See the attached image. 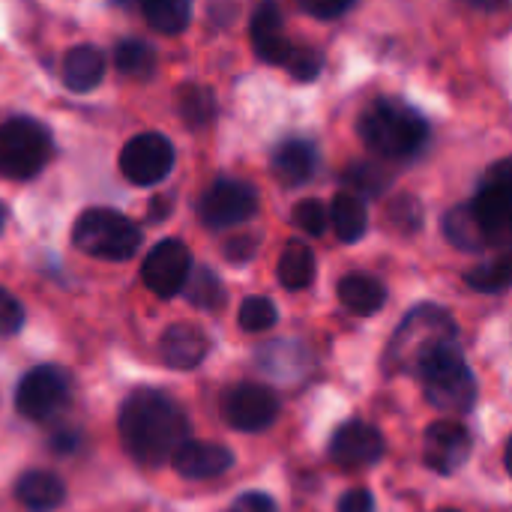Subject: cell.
Returning a JSON list of instances; mask_svg holds the SVG:
<instances>
[{
    "instance_id": "obj_21",
    "label": "cell",
    "mask_w": 512,
    "mask_h": 512,
    "mask_svg": "<svg viewBox=\"0 0 512 512\" xmlns=\"http://www.w3.org/2000/svg\"><path fill=\"white\" fill-rule=\"evenodd\" d=\"M105 57L96 45H75L63 60V84L75 93L93 90L102 81Z\"/></svg>"
},
{
    "instance_id": "obj_14",
    "label": "cell",
    "mask_w": 512,
    "mask_h": 512,
    "mask_svg": "<svg viewBox=\"0 0 512 512\" xmlns=\"http://www.w3.org/2000/svg\"><path fill=\"white\" fill-rule=\"evenodd\" d=\"M477 222L486 234V243L512 252V189L504 183H492L486 180L477 192V198L471 201Z\"/></svg>"
},
{
    "instance_id": "obj_43",
    "label": "cell",
    "mask_w": 512,
    "mask_h": 512,
    "mask_svg": "<svg viewBox=\"0 0 512 512\" xmlns=\"http://www.w3.org/2000/svg\"><path fill=\"white\" fill-rule=\"evenodd\" d=\"M504 465H507V471H510L512 477V438L507 441V450H504Z\"/></svg>"
},
{
    "instance_id": "obj_31",
    "label": "cell",
    "mask_w": 512,
    "mask_h": 512,
    "mask_svg": "<svg viewBox=\"0 0 512 512\" xmlns=\"http://www.w3.org/2000/svg\"><path fill=\"white\" fill-rule=\"evenodd\" d=\"M345 180H348V186H351L354 192L372 195V198L384 195L387 186H390V174H387L381 165H354V168L348 171Z\"/></svg>"
},
{
    "instance_id": "obj_9",
    "label": "cell",
    "mask_w": 512,
    "mask_h": 512,
    "mask_svg": "<svg viewBox=\"0 0 512 512\" xmlns=\"http://www.w3.org/2000/svg\"><path fill=\"white\" fill-rule=\"evenodd\" d=\"M120 168L135 186H156L174 168V144L159 132L135 135L120 153Z\"/></svg>"
},
{
    "instance_id": "obj_40",
    "label": "cell",
    "mask_w": 512,
    "mask_h": 512,
    "mask_svg": "<svg viewBox=\"0 0 512 512\" xmlns=\"http://www.w3.org/2000/svg\"><path fill=\"white\" fill-rule=\"evenodd\" d=\"M489 180H492V183H504V186H510L512 189V156H507V159H501V162L492 165Z\"/></svg>"
},
{
    "instance_id": "obj_17",
    "label": "cell",
    "mask_w": 512,
    "mask_h": 512,
    "mask_svg": "<svg viewBox=\"0 0 512 512\" xmlns=\"http://www.w3.org/2000/svg\"><path fill=\"white\" fill-rule=\"evenodd\" d=\"M210 351V339L201 327L195 324H171L162 333V360L171 369H195L204 363Z\"/></svg>"
},
{
    "instance_id": "obj_23",
    "label": "cell",
    "mask_w": 512,
    "mask_h": 512,
    "mask_svg": "<svg viewBox=\"0 0 512 512\" xmlns=\"http://www.w3.org/2000/svg\"><path fill=\"white\" fill-rule=\"evenodd\" d=\"M276 273H279L282 288H288V291H303V288H309V285L315 282V252H312L306 243L291 240V243L285 246V252L279 255Z\"/></svg>"
},
{
    "instance_id": "obj_34",
    "label": "cell",
    "mask_w": 512,
    "mask_h": 512,
    "mask_svg": "<svg viewBox=\"0 0 512 512\" xmlns=\"http://www.w3.org/2000/svg\"><path fill=\"white\" fill-rule=\"evenodd\" d=\"M24 324V309L21 303L6 291L0 288V336H15Z\"/></svg>"
},
{
    "instance_id": "obj_24",
    "label": "cell",
    "mask_w": 512,
    "mask_h": 512,
    "mask_svg": "<svg viewBox=\"0 0 512 512\" xmlns=\"http://www.w3.org/2000/svg\"><path fill=\"white\" fill-rule=\"evenodd\" d=\"M444 234H447V240H450L456 249H462V252H483V249H489L486 234H483V228H480L477 213H474L471 204L453 207V210L447 213V219H444Z\"/></svg>"
},
{
    "instance_id": "obj_20",
    "label": "cell",
    "mask_w": 512,
    "mask_h": 512,
    "mask_svg": "<svg viewBox=\"0 0 512 512\" xmlns=\"http://www.w3.org/2000/svg\"><path fill=\"white\" fill-rule=\"evenodd\" d=\"M15 495L30 512H51L66 501V486L51 471H27L15 483Z\"/></svg>"
},
{
    "instance_id": "obj_36",
    "label": "cell",
    "mask_w": 512,
    "mask_h": 512,
    "mask_svg": "<svg viewBox=\"0 0 512 512\" xmlns=\"http://www.w3.org/2000/svg\"><path fill=\"white\" fill-rule=\"evenodd\" d=\"M297 3L303 12H309L312 18H321V21H333L354 6V0H297Z\"/></svg>"
},
{
    "instance_id": "obj_1",
    "label": "cell",
    "mask_w": 512,
    "mask_h": 512,
    "mask_svg": "<svg viewBox=\"0 0 512 512\" xmlns=\"http://www.w3.org/2000/svg\"><path fill=\"white\" fill-rule=\"evenodd\" d=\"M117 429L129 456L147 468L171 462L189 441L186 411L159 390H135L120 408Z\"/></svg>"
},
{
    "instance_id": "obj_6",
    "label": "cell",
    "mask_w": 512,
    "mask_h": 512,
    "mask_svg": "<svg viewBox=\"0 0 512 512\" xmlns=\"http://www.w3.org/2000/svg\"><path fill=\"white\" fill-rule=\"evenodd\" d=\"M51 156V135L33 117H12L0 126V174L9 180L36 177Z\"/></svg>"
},
{
    "instance_id": "obj_33",
    "label": "cell",
    "mask_w": 512,
    "mask_h": 512,
    "mask_svg": "<svg viewBox=\"0 0 512 512\" xmlns=\"http://www.w3.org/2000/svg\"><path fill=\"white\" fill-rule=\"evenodd\" d=\"M321 66H324V57L315 48H303V45H294V51H291V57L285 63V69L297 81H312L321 72Z\"/></svg>"
},
{
    "instance_id": "obj_28",
    "label": "cell",
    "mask_w": 512,
    "mask_h": 512,
    "mask_svg": "<svg viewBox=\"0 0 512 512\" xmlns=\"http://www.w3.org/2000/svg\"><path fill=\"white\" fill-rule=\"evenodd\" d=\"M183 291H186L189 303L198 306V309H204V312H216V309L225 306V285L219 282V276L210 267L192 270Z\"/></svg>"
},
{
    "instance_id": "obj_11",
    "label": "cell",
    "mask_w": 512,
    "mask_h": 512,
    "mask_svg": "<svg viewBox=\"0 0 512 512\" xmlns=\"http://www.w3.org/2000/svg\"><path fill=\"white\" fill-rule=\"evenodd\" d=\"M222 417L237 432H264L279 417V396L261 384H237L222 399Z\"/></svg>"
},
{
    "instance_id": "obj_45",
    "label": "cell",
    "mask_w": 512,
    "mask_h": 512,
    "mask_svg": "<svg viewBox=\"0 0 512 512\" xmlns=\"http://www.w3.org/2000/svg\"><path fill=\"white\" fill-rule=\"evenodd\" d=\"M441 512H459V510H441Z\"/></svg>"
},
{
    "instance_id": "obj_29",
    "label": "cell",
    "mask_w": 512,
    "mask_h": 512,
    "mask_svg": "<svg viewBox=\"0 0 512 512\" xmlns=\"http://www.w3.org/2000/svg\"><path fill=\"white\" fill-rule=\"evenodd\" d=\"M114 63L129 78H150L156 69V51L141 39H123L114 48Z\"/></svg>"
},
{
    "instance_id": "obj_18",
    "label": "cell",
    "mask_w": 512,
    "mask_h": 512,
    "mask_svg": "<svg viewBox=\"0 0 512 512\" xmlns=\"http://www.w3.org/2000/svg\"><path fill=\"white\" fill-rule=\"evenodd\" d=\"M273 174L285 183V186H303L315 177L318 171V150L312 141H303V138H291V141H282L276 150H273Z\"/></svg>"
},
{
    "instance_id": "obj_37",
    "label": "cell",
    "mask_w": 512,
    "mask_h": 512,
    "mask_svg": "<svg viewBox=\"0 0 512 512\" xmlns=\"http://www.w3.org/2000/svg\"><path fill=\"white\" fill-rule=\"evenodd\" d=\"M228 512H276V501L264 492H246L231 504Z\"/></svg>"
},
{
    "instance_id": "obj_2",
    "label": "cell",
    "mask_w": 512,
    "mask_h": 512,
    "mask_svg": "<svg viewBox=\"0 0 512 512\" xmlns=\"http://www.w3.org/2000/svg\"><path fill=\"white\" fill-rule=\"evenodd\" d=\"M357 129H360L363 144L375 156L393 159V162L417 156L429 141V123L423 120V114L396 96L375 99L360 114Z\"/></svg>"
},
{
    "instance_id": "obj_32",
    "label": "cell",
    "mask_w": 512,
    "mask_h": 512,
    "mask_svg": "<svg viewBox=\"0 0 512 512\" xmlns=\"http://www.w3.org/2000/svg\"><path fill=\"white\" fill-rule=\"evenodd\" d=\"M294 222H297V228H303L309 237H321V234L327 231V225H330V213H327V207H324L321 201L306 198V201H300V204L294 207Z\"/></svg>"
},
{
    "instance_id": "obj_44",
    "label": "cell",
    "mask_w": 512,
    "mask_h": 512,
    "mask_svg": "<svg viewBox=\"0 0 512 512\" xmlns=\"http://www.w3.org/2000/svg\"><path fill=\"white\" fill-rule=\"evenodd\" d=\"M3 222H6V210H3V204H0V231H3Z\"/></svg>"
},
{
    "instance_id": "obj_10",
    "label": "cell",
    "mask_w": 512,
    "mask_h": 512,
    "mask_svg": "<svg viewBox=\"0 0 512 512\" xmlns=\"http://www.w3.org/2000/svg\"><path fill=\"white\" fill-rule=\"evenodd\" d=\"M192 273V252L183 240L168 237L150 249V255L141 264V279L156 297H174L186 288V279Z\"/></svg>"
},
{
    "instance_id": "obj_25",
    "label": "cell",
    "mask_w": 512,
    "mask_h": 512,
    "mask_svg": "<svg viewBox=\"0 0 512 512\" xmlns=\"http://www.w3.org/2000/svg\"><path fill=\"white\" fill-rule=\"evenodd\" d=\"M147 24L159 33H183L192 21V0H141Z\"/></svg>"
},
{
    "instance_id": "obj_8",
    "label": "cell",
    "mask_w": 512,
    "mask_h": 512,
    "mask_svg": "<svg viewBox=\"0 0 512 512\" xmlns=\"http://www.w3.org/2000/svg\"><path fill=\"white\" fill-rule=\"evenodd\" d=\"M255 213H258V192H255V186H249L243 180H231V177L216 180L204 192V198L198 204L201 222L207 228H213V231L249 222Z\"/></svg>"
},
{
    "instance_id": "obj_30",
    "label": "cell",
    "mask_w": 512,
    "mask_h": 512,
    "mask_svg": "<svg viewBox=\"0 0 512 512\" xmlns=\"http://www.w3.org/2000/svg\"><path fill=\"white\" fill-rule=\"evenodd\" d=\"M237 318L246 333H264V330H273V324L279 321V312H276L273 300H267V297H246Z\"/></svg>"
},
{
    "instance_id": "obj_41",
    "label": "cell",
    "mask_w": 512,
    "mask_h": 512,
    "mask_svg": "<svg viewBox=\"0 0 512 512\" xmlns=\"http://www.w3.org/2000/svg\"><path fill=\"white\" fill-rule=\"evenodd\" d=\"M465 3L480 9V12H501V9L510 6V0H465Z\"/></svg>"
},
{
    "instance_id": "obj_35",
    "label": "cell",
    "mask_w": 512,
    "mask_h": 512,
    "mask_svg": "<svg viewBox=\"0 0 512 512\" xmlns=\"http://www.w3.org/2000/svg\"><path fill=\"white\" fill-rule=\"evenodd\" d=\"M420 213H423L420 204H417L414 198H408V195H402V198H396V201L390 204V219H393L399 228H405V231L420 228V222H423Z\"/></svg>"
},
{
    "instance_id": "obj_22",
    "label": "cell",
    "mask_w": 512,
    "mask_h": 512,
    "mask_svg": "<svg viewBox=\"0 0 512 512\" xmlns=\"http://www.w3.org/2000/svg\"><path fill=\"white\" fill-rule=\"evenodd\" d=\"M330 222H333V231L342 243H357L369 228V210H366L360 195L339 192L333 198V207H330Z\"/></svg>"
},
{
    "instance_id": "obj_3",
    "label": "cell",
    "mask_w": 512,
    "mask_h": 512,
    "mask_svg": "<svg viewBox=\"0 0 512 512\" xmlns=\"http://www.w3.org/2000/svg\"><path fill=\"white\" fill-rule=\"evenodd\" d=\"M459 342V327L453 315L435 303H423L405 315L399 330L387 348V366L402 375H417L423 360H429L438 348Z\"/></svg>"
},
{
    "instance_id": "obj_27",
    "label": "cell",
    "mask_w": 512,
    "mask_h": 512,
    "mask_svg": "<svg viewBox=\"0 0 512 512\" xmlns=\"http://www.w3.org/2000/svg\"><path fill=\"white\" fill-rule=\"evenodd\" d=\"M465 282L480 294H501L512 285V252H501L498 258L465 273Z\"/></svg>"
},
{
    "instance_id": "obj_38",
    "label": "cell",
    "mask_w": 512,
    "mask_h": 512,
    "mask_svg": "<svg viewBox=\"0 0 512 512\" xmlns=\"http://www.w3.org/2000/svg\"><path fill=\"white\" fill-rule=\"evenodd\" d=\"M255 249H258L255 237H234L225 243V258L234 264H246L249 258H255Z\"/></svg>"
},
{
    "instance_id": "obj_12",
    "label": "cell",
    "mask_w": 512,
    "mask_h": 512,
    "mask_svg": "<svg viewBox=\"0 0 512 512\" xmlns=\"http://www.w3.org/2000/svg\"><path fill=\"white\" fill-rule=\"evenodd\" d=\"M384 453H387V441L381 429H375L366 420H348L345 426L336 429L330 441V459L345 471L372 468L384 459Z\"/></svg>"
},
{
    "instance_id": "obj_5",
    "label": "cell",
    "mask_w": 512,
    "mask_h": 512,
    "mask_svg": "<svg viewBox=\"0 0 512 512\" xmlns=\"http://www.w3.org/2000/svg\"><path fill=\"white\" fill-rule=\"evenodd\" d=\"M72 240L90 258L129 261L141 249V228L117 210L96 207L78 216L72 228Z\"/></svg>"
},
{
    "instance_id": "obj_42",
    "label": "cell",
    "mask_w": 512,
    "mask_h": 512,
    "mask_svg": "<svg viewBox=\"0 0 512 512\" xmlns=\"http://www.w3.org/2000/svg\"><path fill=\"white\" fill-rule=\"evenodd\" d=\"M54 450H57V453L75 450V438H72V435H57V438H54Z\"/></svg>"
},
{
    "instance_id": "obj_15",
    "label": "cell",
    "mask_w": 512,
    "mask_h": 512,
    "mask_svg": "<svg viewBox=\"0 0 512 512\" xmlns=\"http://www.w3.org/2000/svg\"><path fill=\"white\" fill-rule=\"evenodd\" d=\"M249 33H252V45H255V54L267 63H279L285 66L291 51H294V42L288 39L285 33V21H282V9L279 3L273 0H264L255 15H252V24H249Z\"/></svg>"
},
{
    "instance_id": "obj_26",
    "label": "cell",
    "mask_w": 512,
    "mask_h": 512,
    "mask_svg": "<svg viewBox=\"0 0 512 512\" xmlns=\"http://www.w3.org/2000/svg\"><path fill=\"white\" fill-rule=\"evenodd\" d=\"M177 111L186 120V126L201 129L216 117V96L204 84H183L177 93Z\"/></svg>"
},
{
    "instance_id": "obj_16",
    "label": "cell",
    "mask_w": 512,
    "mask_h": 512,
    "mask_svg": "<svg viewBox=\"0 0 512 512\" xmlns=\"http://www.w3.org/2000/svg\"><path fill=\"white\" fill-rule=\"evenodd\" d=\"M174 471L186 480H213L222 477L225 471H231L234 465V453L225 444H213V441H186L174 459H171Z\"/></svg>"
},
{
    "instance_id": "obj_19",
    "label": "cell",
    "mask_w": 512,
    "mask_h": 512,
    "mask_svg": "<svg viewBox=\"0 0 512 512\" xmlns=\"http://www.w3.org/2000/svg\"><path fill=\"white\" fill-rule=\"evenodd\" d=\"M339 303L360 318H369L384 309L387 303V288L381 279L369 273H351L339 282Z\"/></svg>"
},
{
    "instance_id": "obj_13",
    "label": "cell",
    "mask_w": 512,
    "mask_h": 512,
    "mask_svg": "<svg viewBox=\"0 0 512 512\" xmlns=\"http://www.w3.org/2000/svg\"><path fill=\"white\" fill-rule=\"evenodd\" d=\"M471 456V435L456 420H438L426 429L423 438V462L435 474H456Z\"/></svg>"
},
{
    "instance_id": "obj_39",
    "label": "cell",
    "mask_w": 512,
    "mask_h": 512,
    "mask_svg": "<svg viewBox=\"0 0 512 512\" xmlns=\"http://www.w3.org/2000/svg\"><path fill=\"white\" fill-rule=\"evenodd\" d=\"M339 512H375V498L369 489H351L342 495Z\"/></svg>"
},
{
    "instance_id": "obj_7",
    "label": "cell",
    "mask_w": 512,
    "mask_h": 512,
    "mask_svg": "<svg viewBox=\"0 0 512 512\" xmlns=\"http://www.w3.org/2000/svg\"><path fill=\"white\" fill-rule=\"evenodd\" d=\"M69 405V378L54 366L30 369L15 390V408L30 423H48Z\"/></svg>"
},
{
    "instance_id": "obj_4",
    "label": "cell",
    "mask_w": 512,
    "mask_h": 512,
    "mask_svg": "<svg viewBox=\"0 0 512 512\" xmlns=\"http://www.w3.org/2000/svg\"><path fill=\"white\" fill-rule=\"evenodd\" d=\"M423 396L441 414H465L477 402V378L459 348V342L438 348L417 369Z\"/></svg>"
}]
</instances>
